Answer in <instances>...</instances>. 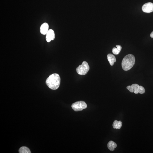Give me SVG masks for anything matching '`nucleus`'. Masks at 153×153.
Wrapping results in <instances>:
<instances>
[{"mask_svg":"<svg viewBox=\"0 0 153 153\" xmlns=\"http://www.w3.org/2000/svg\"><path fill=\"white\" fill-rule=\"evenodd\" d=\"M116 47H114L112 50V52L114 54L118 55L119 54L120 52L122 49V47L120 45H116Z\"/></svg>","mask_w":153,"mask_h":153,"instance_id":"9b49d317","label":"nucleus"},{"mask_svg":"<svg viewBox=\"0 0 153 153\" xmlns=\"http://www.w3.org/2000/svg\"><path fill=\"white\" fill-rule=\"evenodd\" d=\"M122 125V123L121 121L115 120L113 124V127L114 129H120Z\"/></svg>","mask_w":153,"mask_h":153,"instance_id":"9d476101","label":"nucleus"},{"mask_svg":"<svg viewBox=\"0 0 153 153\" xmlns=\"http://www.w3.org/2000/svg\"><path fill=\"white\" fill-rule=\"evenodd\" d=\"M90 69V67L87 62L84 61L83 62L82 65H80L76 69L78 74L85 75L87 73Z\"/></svg>","mask_w":153,"mask_h":153,"instance_id":"7ed1b4c3","label":"nucleus"},{"mask_svg":"<svg viewBox=\"0 0 153 153\" xmlns=\"http://www.w3.org/2000/svg\"><path fill=\"white\" fill-rule=\"evenodd\" d=\"M135 59L132 54L127 55L124 57L122 62V67L124 70L127 71L130 70L134 65Z\"/></svg>","mask_w":153,"mask_h":153,"instance_id":"f03ea898","label":"nucleus"},{"mask_svg":"<svg viewBox=\"0 0 153 153\" xmlns=\"http://www.w3.org/2000/svg\"><path fill=\"white\" fill-rule=\"evenodd\" d=\"M61 78L58 74L54 73L48 78L46 83L48 87L52 90H56L58 89L60 84Z\"/></svg>","mask_w":153,"mask_h":153,"instance_id":"f257e3e1","label":"nucleus"},{"mask_svg":"<svg viewBox=\"0 0 153 153\" xmlns=\"http://www.w3.org/2000/svg\"><path fill=\"white\" fill-rule=\"evenodd\" d=\"M142 9L144 12L149 13L153 12V3L149 2L143 5Z\"/></svg>","mask_w":153,"mask_h":153,"instance_id":"39448f33","label":"nucleus"},{"mask_svg":"<svg viewBox=\"0 0 153 153\" xmlns=\"http://www.w3.org/2000/svg\"><path fill=\"white\" fill-rule=\"evenodd\" d=\"M107 58L110 65L111 66L113 65L114 63L116 62L115 56L113 54H109L107 55Z\"/></svg>","mask_w":153,"mask_h":153,"instance_id":"6e6552de","label":"nucleus"},{"mask_svg":"<svg viewBox=\"0 0 153 153\" xmlns=\"http://www.w3.org/2000/svg\"><path fill=\"white\" fill-rule=\"evenodd\" d=\"M49 25L47 23L42 24L40 28V32L42 34L46 35L49 31Z\"/></svg>","mask_w":153,"mask_h":153,"instance_id":"0eeeda50","label":"nucleus"},{"mask_svg":"<svg viewBox=\"0 0 153 153\" xmlns=\"http://www.w3.org/2000/svg\"><path fill=\"white\" fill-rule=\"evenodd\" d=\"M131 86H132L133 88L134 93L135 94H138V88L139 87V85L138 84H133L131 85Z\"/></svg>","mask_w":153,"mask_h":153,"instance_id":"ddd939ff","label":"nucleus"},{"mask_svg":"<svg viewBox=\"0 0 153 153\" xmlns=\"http://www.w3.org/2000/svg\"><path fill=\"white\" fill-rule=\"evenodd\" d=\"M138 93L140 94H143L145 92V88L141 86H139L138 88Z\"/></svg>","mask_w":153,"mask_h":153,"instance_id":"4468645a","label":"nucleus"},{"mask_svg":"<svg viewBox=\"0 0 153 153\" xmlns=\"http://www.w3.org/2000/svg\"><path fill=\"white\" fill-rule=\"evenodd\" d=\"M46 39L47 42H49L53 40L55 37L54 31L52 29L49 30L46 34Z\"/></svg>","mask_w":153,"mask_h":153,"instance_id":"423d86ee","label":"nucleus"},{"mask_svg":"<svg viewBox=\"0 0 153 153\" xmlns=\"http://www.w3.org/2000/svg\"><path fill=\"white\" fill-rule=\"evenodd\" d=\"M20 153H31L30 150L28 148L26 147H21L19 150Z\"/></svg>","mask_w":153,"mask_h":153,"instance_id":"f8f14e48","label":"nucleus"},{"mask_svg":"<svg viewBox=\"0 0 153 153\" xmlns=\"http://www.w3.org/2000/svg\"><path fill=\"white\" fill-rule=\"evenodd\" d=\"M127 89L131 93L134 92V90L133 88L131 86H128L126 87Z\"/></svg>","mask_w":153,"mask_h":153,"instance_id":"2eb2a0df","label":"nucleus"},{"mask_svg":"<svg viewBox=\"0 0 153 153\" xmlns=\"http://www.w3.org/2000/svg\"><path fill=\"white\" fill-rule=\"evenodd\" d=\"M71 107L75 111H82L83 109L86 108L87 105L84 101H79L73 104Z\"/></svg>","mask_w":153,"mask_h":153,"instance_id":"20e7f679","label":"nucleus"},{"mask_svg":"<svg viewBox=\"0 0 153 153\" xmlns=\"http://www.w3.org/2000/svg\"><path fill=\"white\" fill-rule=\"evenodd\" d=\"M150 36L152 38H153V31L151 33L150 35Z\"/></svg>","mask_w":153,"mask_h":153,"instance_id":"dca6fc26","label":"nucleus"},{"mask_svg":"<svg viewBox=\"0 0 153 153\" xmlns=\"http://www.w3.org/2000/svg\"><path fill=\"white\" fill-rule=\"evenodd\" d=\"M117 147L116 143L113 141H109L107 144V147L108 149L111 151H113L115 148Z\"/></svg>","mask_w":153,"mask_h":153,"instance_id":"1a4fd4ad","label":"nucleus"}]
</instances>
